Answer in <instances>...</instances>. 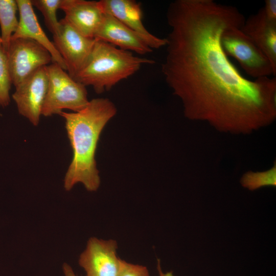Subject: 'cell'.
Returning a JSON list of instances; mask_svg holds the SVG:
<instances>
[{"instance_id": "11", "label": "cell", "mask_w": 276, "mask_h": 276, "mask_svg": "<svg viewBox=\"0 0 276 276\" xmlns=\"http://www.w3.org/2000/svg\"><path fill=\"white\" fill-rule=\"evenodd\" d=\"M94 38L140 55L147 54L153 51L136 33L106 12H104Z\"/></svg>"}, {"instance_id": "7", "label": "cell", "mask_w": 276, "mask_h": 276, "mask_svg": "<svg viewBox=\"0 0 276 276\" xmlns=\"http://www.w3.org/2000/svg\"><path fill=\"white\" fill-rule=\"evenodd\" d=\"M53 35V43L73 78L88 59L96 39L80 33L64 18L59 20L58 30Z\"/></svg>"}, {"instance_id": "4", "label": "cell", "mask_w": 276, "mask_h": 276, "mask_svg": "<svg viewBox=\"0 0 276 276\" xmlns=\"http://www.w3.org/2000/svg\"><path fill=\"white\" fill-rule=\"evenodd\" d=\"M48 87L41 115L60 114L63 109L77 112L88 104L85 86L74 80L57 63L46 66Z\"/></svg>"}, {"instance_id": "10", "label": "cell", "mask_w": 276, "mask_h": 276, "mask_svg": "<svg viewBox=\"0 0 276 276\" xmlns=\"http://www.w3.org/2000/svg\"><path fill=\"white\" fill-rule=\"evenodd\" d=\"M99 3L104 12L111 14L136 33L152 50L166 46V38L150 33L144 25L141 3L134 0H101Z\"/></svg>"}, {"instance_id": "6", "label": "cell", "mask_w": 276, "mask_h": 276, "mask_svg": "<svg viewBox=\"0 0 276 276\" xmlns=\"http://www.w3.org/2000/svg\"><path fill=\"white\" fill-rule=\"evenodd\" d=\"M7 54L12 83L15 87L39 68L53 62L50 52L29 38H11Z\"/></svg>"}, {"instance_id": "9", "label": "cell", "mask_w": 276, "mask_h": 276, "mask_svg": "<svg viewBox=\"0 0 276 276\" xmlns=\"http://www.w3.org/2000/svg\"><path fill=\"white\" fill-rule=\"evenodd\" d=\"M117 249L114 240L89 238L79 259L86 276H118L121 259L117 255Z\"/></svg>"}, {"instance_id": "5", "label": "cell", "mask_w": 276, "mask_h": 276, "mask_svg": "<svg viewBox=\"0 0 276 276\" xmlns=\"http://www.w3.org/2000/svg\"><path fill=\"white\" fill-rule=\"evenodd\" d=\"M242 27L228 28L221 34L222 48L228 57L235 58L249 76L256 79L276 76L267 57L242 30Z\"/></svg>"}, {"instance_id": "17", "label": "cell", "mask_w": 276, "mask_h": 276, "mask_svg": "<svg viewBox=\"0 0 276 276\" xmlns=\"http://www.w3.org/2000/svg\"><path fill=\"white\" fill-rule=\"evenodd\" d=\"M33 6L42 14L45 24L53 35L58 30L59 21L57 17V11L60 9L62 0H31Z\"/></svg>"}, {"instance_id": "12", "label": "cell", "mask_w": 276, "mask_h": 276, "mask_svg": "<svg viewBox=\"0 0 276 276\" xmlns=\"http://www.w3.org/2000/svg\"><path fill=\"white\" fill-rule=\"evenodd\" d=\"M60 9L69 24L84 36L94 38L104 12L99 1L62 0Z\"/></svg>"}, {"instance_id": "18", "label": "cell", "mask_w": 276, "mask_h": 276, "mask_svg": "<svg viewBox=\"0 0 276 276\" xmlns=\"http://www.w3.org/2000/svg\"><path fill=\"white\" fill-rule=\"evenodd\" d=\"M12 81L10 75L7 54L0 38V106H8L10 102V90Z\"/></svg>"}, {"instance_id": "3", "label": "cell", "mask_w": 276, "mask_h": 276, "mask_svg": "<svg viewBox=\"0 0 276 276\" xmlns=\"http://www.w3.org/2000/svg\"><path fill=\"white\" fill-rule=\"evenodd\" d=\"M154 63L152 59L134 56L131 52L96 39L88 59L73 78L101 94L134 74L143 64Z\"/></svg>"}, {"instance_id": "20", "label": "cell", "mask_w": 276, "mask_h": 276, "mask_svg": "<svg viewBox=\"0 0 276 276\" xmlns=\"http://www.w3.org/2000/svg\"><path fill=\"white\" fill-rule=\"evenodd\" d=\"M266 18L269 20L276 21V1L266 0L262 8Z\"/></svg>"}, {"instance_id": "13", "label": "cell", "mask_w": 276, "mask_h": 276, "mask_svg": "<svg viewBox=\"0 0 276 276\" xmlns=\"http://www.w3.org/2000/svg\"><path fill=\"white\" fill-rule=\"evenodd\" d=\"M16 1L19 17L18 27L11 38H29L36 41L50 52L53 62L57 63L64 70L67 71L64 60L55 48L53 42L47 37L38 21L31 0Z\"/></svg>"}, {"instance_id": "22", "label": "cell", "mask_w": 276, "mask_h": 276, "mask_svg": "<svg viewBox=\"0 0 276 276\" xmlns=\"http://www.w3.org/2000/svg\"><path fill=\"white\" fill-rule=\"evenodd\" d=\"M157 269L159 276H174L172 271H169L164 273L162 271L159 259H157Z\"/></svg>"}, {"instance_id": "2", "label": "cell", "mask_w": 276, "mask_h": 276, "mask_svg": "<svg viewBox=\"0 0 276 276\" xmlns=\"http://www.w3.org/2000/svg\"><path fill=\"white\" fill-rule=\"evenodd\" d=\"M117 112L114 104L107 98H96L77 112L62 111L65 128L73 156L64 179V188L71 190L82 183L90 192L96 191L100 185L95 155L100 135L108 121Z\"/></svg>"}, {"instance_id": "16", "label": "cell", "mask_w": 276, "mask_h": 276, "mask_svg": "<svg viewBox=\"0 0 276 276\" xmlns=\"http://www.w3.org/2000/svg\"><path fill=\"white\" fill-rule=\"evenodd\" d=\"M241 185L250 191L265 186H276V164L270 169L262 172L248 171L242 176Z\"/></svg>"}, {"instance_id": "15", "label": "cell", "mask_w": 276, "mask_h": 276, "mask_svg": "<svg viewBox=\"0 0 276 276\" xmlns=\"http://www.w3.org/2000/svg\"><path fill=\"white\" fill-rule=\"evenodd\" d=\"M17 11L18 6L16 0H0V38L6 52L11 37L18 27Z\"/></svg>"}, {"instance_id": "19", "label": "cell", "mask_w": 276, "mask_h": 276, "mask_svg": "<svg viewBox=\"0 0 276 276\" xmlns=\"http://www.w3.org/2000/svg\"><path fill=\"white\" fill-rule=\"evenodd\" d=\"M118 276H149V274L146 266L133 264L121 259Z\"/></svg>"}, {"instance_id": "8", "label": "cell", "mask_w": 276, "mask_h": 276, "mask_svg": "<svg viewBox=\"0 0 276 276\" xmlns=\"http://www.w3.org/2000/svg\"><path fill=\"white\" fill-rule=\"evenodd\" d=\"M46 66L42 67L18 86L12 97L20 114L34 126L38 125L48 87Z\"/></svg>"}, {"instance_id": "21", "label": "cell", "mask_w": 276, "mask_h": 276, "mask_svg": "<svg viewBox=\"0 0 276 276\" xmlns=\"http://www.w3.org/2000/svg\"><path fill=\"white\" fill-rule=\"evenodd\" d=\"M63 270L65 276H77L74 273L72 267L67 264L64 263L63 264Z\"/></svg>"}, {"instance_id": "14", "label": "cell", "mask_w": 276, "mask_h": 276, "mask_svg": "<svg viewBox=\"0 0 276 276\" xmlns=\"http://www.w3.org/2000/svg\"><path fill=\"white\" fill-rule=\"evenodd\" d=\"M241 30L261 49L276 70V21L268 19L261 8L245 19Z\"/></svg>"}, {"instance_id": "1", "label": "cell", "mask_w": 276, "mask_h": 276, "mask_svg": "<svg viewBox=\"0 0 276 276\" xmlns=\"http://www.w3.org/2000/svg\"><path fill=\"white\" fill-rule=\"evenodd\" d=\"M166 17L170 31L162 72L186 117L237 134L274 122L275 77L245 78L221 45L225 30L244 24L237 8L213 0H175Z\"/></svg>"}]
</instances>
